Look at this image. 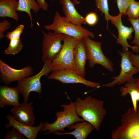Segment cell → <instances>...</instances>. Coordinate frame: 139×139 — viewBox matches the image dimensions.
Here are the masks:
<instances>
[{
  "label": "cell",
  "instance_id": "cell-1",
  "mask_svg": "<svg viewBox=\"0 0 139 139\" xmlns=\"http://www.w3.org/2000/svg\"><path fill=\"white\" fill-rule=\"evenodd\" d=\"M74 103L78 116L99 131L106 115L103 101L88 96L83 99L78 98Z\"/></svg>",
  "mask_w": 139,
  "mask_h": 139
},
{
  "label": "cell",
  "instance_id": "cell-2",
  "mask_svg": "<svg viewBox=\"0 0 139 139\" xmlns=\"http://www.w3.org/2000/svg\"><path fill=\"white\" fill-rule=\"evenodd\" d=\"M120 124L111 133L113 139H139V107H129L121 116Z\"/></svg>",
  "mask_w": 139,
  "mask_h": 139
},
{
  "label": "cell",
  "instance_id": "cell-3",
  "mask_svg": "<svg viewBox=\"0 0 139 139\" xmlns=\"http://www.w3.org/2000/svg\"><path fill=\"white\" fill-rule=\"evenodd\" d=\"M70 103L68 105L62 104L60 106L63 108V110L57 112L56 120L52 123L46 122L41 130L42 132H47L45 134H49L57 131L65 132L64 129L75 123L85 121L79 117L76 110L74 103L71 101L68 97Z\"/></svg>",
  "mask_w": 139,
  "mask_h": 139
},
{
  "label": "cell",
  "instance_id": "cell-4",
  "mask_svg": "<svg viewBox=\"0 0 139 139\" xmlns=\"http://www.w3.org/2000/svg\"><path fill=\"white\" fill-rule=\"evenodd\" d=\"M44 27L48 30L69 36L76 40L87 36L92 38L95 37L92 32L69 21L65 17L62 16L58 11L55 12L52 23L49 25H44Z\"/></svg>",
  "mask_w": 139,
  "mask_h": 139
},
{
  "label": "cell",
  "instance_id": "cell-5",
  "mask_svg": "<svg viewBox=\"0 0 139 139\" xmlns=\"http://www.w3.org/2000/svg\"><path fill=\"white\" fill-rule=\"evenodd\" d=\"M76 40L72 37L66 35L63 40L61 50L49 64V68L51 72L69 69L75 70L74 53Z\"/></svg>",
  "mask_w": 139,
  "mask_h": 139
},
{
  "label": "cell",
  "instance_id": "cell-6",
  "mask_svg": "<svg viewBox=\"0 0 139 139\" xmlns=\"http://www.w3.org/2000/svg\"><path fill=\"white\" fill-rule=\"evenodd\" d=\"M49 64L47 62H45L42 69L37 74L18 81L16 87L22 95L24 101L28 102L30 93L31 92L37 93L40 97L42 92L40 79L43 75L48 77L49 73L51 72L49 68Z\"/></svg>",
  "mask_w": 139,
  "mask_h": 139
},
{
  "label": "cell",
  "instance_id": "cell-7",
  "mask_svg": "<svg viewBox=\"0 0 139 139\" xmlns=\"http://www.w3.org/2000/svg\"><path fill=\"white\" fill-rule=\"evenodd\" d=\"M43 38L42 42L41 57L42 62L50 63L58 55L61 50L62 41L65 34L54 32L45 33L41 29Z\"/></svg>",
  "mask_w": 139,
  "mask_h": 139
},
{
  "label": "cell",
  "instance_id": "cell-8",
  "mask_svg": "<svg viewBox=\"0 0 139 139\" xmlns=\"http://www.w3.org/2000/svg\"><path fill=\"white\" fill-rule=\"evenodd\" d=\"M88 54V60L90 68L96 64H100L110 72L113 71V64L110 59L106 57L101 49L100 42L92 40L90 37L84 38Z\"/></svg>",
  "mask_w": 139,
  "mask_h": 139
},
{
  "label": "cell",
  "instance_id": "cell-9",
  "mask_svg": "<svg viewBox=\"0 0 139 139\" xmlns=\"http://www.w3.org/2000/svg\"><path fill=\"white\" fill-rule=\"evenodd\" d=\"M131 52L118 51L121 57V71L119 74L112 78V81L101 86L112 87L116 84L120 85L125 82L133 81L135 79L133 77L134 75L139 72V69L133 65L130 60L129 55Z\"/></svg>",
  "mask_w": 139,
  "mask_h": 139
},
{
  "label": "cell",
  "instance_id": "cell-10",
  "mask_svg": "<svg viewBox=\"0 0 139 139\" xmlns=\"http://www.w3.org/2000/svg\"><path fill=\"white\" fill-rule=\"evenodd\" d=\"M49 79H54L64 84L81 83L87 87L95 88L100 87L99 83L88 80L79 75L74 69H69L52 71Z\"/></svg>",
  "mask_w": 139,
  "mask_h": 139
},
{
  "label": "cell",
  "instance_id": "cell-11",
  "mask_svg": "<svg viewBox=\"0 0 139 139\" xmlns=\"http://www.w3.org/2000/svg\"><path fill=\"white\" fill-rule=\"evenodd\" d=\"M123 15L119 13L116 16L110 15V21L116 27L118 30V35L116 43L122 46V51H128V48H131L133 51L138 53L139 52V46H132L127 42V40H130L133 38L132 33L134 30L133 27H128L123 24L121 19Z\"/></svg>",
  "mask_w": 139,
  "mask_h": 139
},
{
  "label": "cell",
  "instance_id": "cell-12",
  "mask_svg": "<svg viewBox=\"0 0 139 139\" xmlns=\"http://www.w3.org/2000/svg\"><path fill=\"white\" fill-rule=\"evenodd\" d=\"M33 71L32 68L30 66L27 65L21 69H16L11 67L0 59L1 82L6 85L30 76Z\"/></svg>",
  "mask_w": 139,
  "mask_h": 139
},
{
  "label": "cell",
  "instance_id": "cell-13",
  "mask_svg": "<svg viewBox=\"0 0 139 139\" xmlns=\"http://www.w3.org/2000/svg\"><path fill=\"white\" fill-rule=\"evenodd\" d=\"M33 102H24L18 106L14 107L11 110L13 117L19 122L30 126H33L35 118L32 106Z\"/></svg>",
  "mask_w": 139,
  "mask_h": 139
},
{
  "label": "cell",
  "instance_id": "cell-14",
  "mask_svg": "<svg viewBox=\"0 0 139 139\" xmlns=\"http://www.w3.org/2000/svg\"><path fill=\"white\" fill-rule=\"evenodd\" d=\"M74 60L77 73L84 77L85 66L86 61L88 60V54L84 38L76 40L74 48Z\"/></svg>",
  "mask_w": 139,
  "mask_h": 139
},
{
  "label": "cell",
  "instance_id": "cell-15",
  "mask_svg": "<svg viewBox=\"0 0 139 139\" xmlns=\"http://www.w3.org/2000/svg\"><path fill=\"white\" fill-rule=\"evenodd\" d=\"M8 122L5 125V128L7 129L11 127L14 128L28 139H35L37 135L43 127L44 123L40 122L37 126H30L21 123L16 120L10 114L5 116Z\"/></svg>",
  "mask_w": 139,
  "mask_h": 139
},
{
  "label": "cell",
  "instance_id": "cell-16",
  "mask_svg": "<svg viewBox=\"0 0 139 139\" xmlns=\"http://www.w3.org/2000/svg\"><path fill=\"white\" fill-rule=\"evenodd\" d=\"M20 92L16 87H12L7 85L0 87V107L6 106L16 107L20 103L19 102Z\"/></svg>",
  "mask_w": 139,
  "mask_h": 139
},
{
  "label": "cell",
  "instance_id": "cell-17",
  "mask_svg": "<svg viewBox=\"0 0 139 139\" xmlns=\"http://www.w3.org/2000/svg\"><path fill=\"white\" fill-rule=\"evenodd\" d=\"M65 17L69 21L79 26L86 24L85 18L77 11L74 3L71 0H60Z\"/></svg>",
  "mask_w": 139,
  "mask_h": 139
},
{
  "label": "cell",
  "instance_id": "cell-18",
  "mask_svg": "<svg viewBox=\"0 0 139 139\" xmlns=\"http://www.w3.org/2000/svg\"><path fill=\"white\" fill-rule=\"evenodd\" d=\"M68 129L74 130L70 132H55L52 134L58 135H71L73 136L77 139H86L88 135L95 129L94 126L90 123L85 121L79 122L72 124L67 127Z\"/></svg>",
  "mask_w": 139,
  "mask_h": 139
},
{
  "label": "cell",
  "instance_id": "cell-19",
  "mask_svg": "<svg viewBox=\"0 0 139 139\" xmlns=\"http://www.w3.org/2000/svg\"><path fill=\"white\" fill-rule=\"evenodd\" d=\"M18 0H1L0 1V17L10 18L16 22L19 20L16 11Z\"/></svg>",
  "mask_w": 139,
  "mask_h": 139
},
{
  "label": "cell",
  "instance_id": "cell-20",
  "mask_svg": "<svg viewBox=\"0 0 139 139\" xmlns=\"http://www.w3.org/2000/svg\"><path fill=\"white\" fill-rule=\"evenodd\" d=\"M120 95L124 97L128 94L131 97L133 107L136 110L137 107V103L139 101V90L136 81L134 79L133 81L127 82L124 86L121 87L120 89Z\"/></svg>",
  "mask_w": 139,
  "mask_h": 139
},
{
  "label": "cell",
  "instance_id": "cell-21",
  "mask_svg": "<svg viewBox=\"0 0 139 139\" xmlns=\"http://www.w3.org/2000/svg\"><path fill=\"white\" fill-rule=\"evenodd\" d=\"M40 9L36 0H18L17 11L25 12L28 15L30 22V28L33 26V18L31 10H32L36 13L39 11Z\"/></svg>",
  "mask_w": 139,
  "mask_h": 139
},
{
  "label": "cell",
  "instance_id": "cell-22",
  "mask_svg": "<svg viewBox=\"0 0 139 139\" xmlns=\"http://www.w3.org/2000/svg\"><path fill=\"white\" fill-rule=\"evenodd\" d=\"M10 40L8 46L4 50V54L14 55L19 53L23 47L22 42L20 39H11Z\"/></svg>",
  "mask_w": 139,
  "mask_h": 139
},
{
  "label": "cell",
  "instance_id": "cell-23",
  "mask_svg": "<svg viewBox=\"0 0 139 139\" xmlns=\"http://www.w3.org/2000/svg\"><path fill=\"white\" fill-rule=\"evenodd\" d=\"M95 2V5L99 11L101 12V14H104L105 19L107 21V25L106 28L108 29V22L110 20L109 11L108 0H94Z\"/></svg>",
  "mask_w": 139,
  "mask_h": 139
},
{
  "label": "cell",
  "instance_id": "cell-24",
  "mask_svg": "<svg viewBox=\"0 0 139 139\" xmlns=\"http://www.w3.org/2000/svg\"><path fill=\"white\" fill-rule=\"evenodd\" d=\"M126 15L128 18L133 19L139 18V2L132 1L128 7Z\"/></svg>",
  "mask_w": 139,
  "mask_h": 139
},
{
  "label": "cell",
  "instance_id": "cell-25",
  "mask_svg": "<svg viewBox=\"0 0 139 139\" xmlns=\"http://www.w3.org/2000/svg\"><path fill=\"white\" fill-rule=\"evenodd\" d=\"M127 19L132 25L135 31L134 38L131 43L139 46V18L133 19L128 18Z\"/></svg>",
  "mask_w": 139,
  "mask_h": 139
},
{
  "label": "cell",
  "instance_id": "cell-26",
  "mask_svg": "<svg viewBox=\"0 0 139 139\" xmlns=\"http://www.w3.org/2000/svg\"><path fill=\"white\" fill-rule=\"evenodd\" d=\"M24 25L20 24L13 31L8 32L5 37L8 40L11 39H20V37L23 32Z\"/></svg>",
  "mask_w": 139,
  "mask_h": 139
},
{
  "label": "cell",
  "instance_id": "cell-27",
  "mask_svg": "<svg viewBox=\"0 0 139 139\" xmlns=\"http://www.w3.org/2000/svg\"><path fill=\"white\" fill-rule=\"evenodd\" d=\"M25 136L16 128L13 127L8 131L4 137V139H24Z\"/></svg>",
  "mask_w": 139,
  "mask_h": 139
},
{
  "label": "cell",
  "instance_id": "cell-28",
  "mask_svg": "<svg viewBox=\"0 0 139 139\" xmlns=\"http://www.w3.org/2000/svg\"><path fill=\"white\" fill-rule=\"evenodd\" d=\"M84 18L86 24L91 26L96 25L98 21V16L95 12H89L86 15Z\"/></svg>",
  "mask_w": 139,
  "mask_h": 139
},
{
  "label": "cell",
  "instance_id": "cell-29",
  "mask_svg": "<svg viewBox=\"0 0 139 139\" xmlns=\"http://www.w3.org/2000/svg\"><path fill=\"white\" fill-rule=\"evenodd\" d=\"M132 0H117V4L119 13L126 15L128 7Z\"/></svg>",
  "mask_w": 139,
  "mask_h": 139
},
{
  "label": "cell",
  "instance_id": "cell-30",
  "mask_svg": "<svg viewBox=\"0 0 139 139\" xmlns=\"http://www.w3.org/2000/svg\"><path fill=\"white\" fill-rule=\"evenodd\" d=\"M11 27V23L8 20L5 19L0 22V39L3 38L5 36L4 32L9 29Z\"/></svg>",
  "mask_w": 139,
  "mask_h": 139
},
{
  "label": "cell",
  "instance_id": "cell-31",
  "mask_svg": "<svg viewBox=\"0 0 139 139\" xmlns=\"http://www.w3.org/2000/svg\"><path fill=\"white\" fill-rule=\"evenodd\" d=\"M129 57L133 65L139 69V55H135L131 52L129 54Z\"/></svg>",
  "mask_w": 139,
  "mask_h": 139
},
{
  "label": "cell",
  "instance_id": "cell-32",
  "mask_svg": "<svg viewBox=\"0 0 139 139\" xmlns=\"http://www.w3.org/2000/svg\"><path fill=\"white\" fill-rule=\"evenodd\" d=\"M36 0L38 4L40 9L46 11L48 10V5L45 0Z\"/></svg>",
  "mask_w": 139,
  "mask_h": 139
},
{
  "label": "cell",
  "instance_id": "cell-33",
  "mask_svg": "<svg viewBox=\"0 0 139 139\" xmlns=\"http://www.w3.org/2000/svg\"><path fill=\"white\" fill-rule=\"evenodd\" d=\"M136 79V81L137 84V86L138 89L139 90V78Z\"/></svg>",
  "mask_w": 139,
  "mask_h": 139
},
{
  "label": "cell",
  "instance_id": "cell-34",
  "mask_svg": "<svg viewBox=\"0 0 139 139\" xmlns=\"http://www.w3.org/2000/svg\"><path fill=\"white\" fill-rule=\"evenodd\" d=\"M73 1L75 4H79L80 3V2L78 1L77 0H73Z\"/></svg>",
  "mask_w": 139,
  "mask_h": 139
},
{
  "label": "cell",
  "instance_id": "cell-35",
  "mask_svg": "<svg viewBox=\"0 0 139 139\" xmlns=\"http://www.w3.org/2000/svg\"><path fill=\"white\" fill-rule=\"evenodd\" d=\"M52 1H54V0H51Z\"/></svg>",
  "mask_w": 139,
  "mask_h": 139
},
{
  "label": "cell",
  "instance_id": "cell-36",
  "mask_svg": "<svg viewBox=\"0 0 139 139\" xmlns=\"http://www.w3.org/2000/svg\"><path fill=\"white\" fill-rule=\"evenodd\" d=\"M1 0H0V1H1Z\"/></svg>",
  "mask_w": 139,
  "mask_h": 139
}]
</instances>
